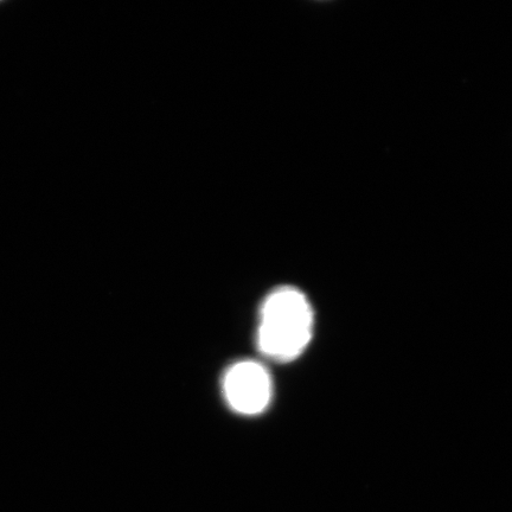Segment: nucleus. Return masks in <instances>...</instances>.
<instances>
[{"label": "nucleus", "mask_w": 512, "mask_h": 512, "mask_svg": "<svg viewBox=\"0 0 512 512\" xmlns=\"http://www.w3.org/2000/svg\"><path fill=\"white\" fill-rule=\"evenodd\" d=\"M313 332V310L297 288L273 291L262 304L258 334L259 349L277 362H290L309 345Z\"/></svg>", "instance_id": "1"}, {"label": "nucleus", "mask_w": 512, "mask_h": 512, "mask_svg": "<svg viewBox=\"0 0 512 512\" xmlns=\"http://www.w3.org/2000/svg\"><path fill=\"white\" fill-rule=\"evenodd\" d=\"M223 393L230 408L243 415H258L272 399V379L255 361L235 363L223 377Z\"/></svg>", "instance_id": "2"}]
</instances>
